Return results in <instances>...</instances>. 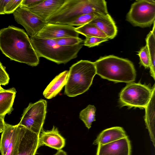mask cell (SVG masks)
<instances>
[{"label":"cell","instance_id":"6da1fadb","mask_svg":"<svg viewBox=\"0 0 155 155\" xmlns=\"http://www.w3.org/2000/svg\"><path fill=\"white\" fill-rule=\"evenodd\" d=\"M0 50L11 60L31 66H37L39 57L31 39L23 29L13 26L0 30Z\"/></svg>","mask_w":155,"mask_h":155},{"label":"cell","instance_id":"7a4b0ae2","mask_svg":"<svg viewBox=\"0 0 155 155\" xmlns=\"http://www.w3.org/2000/svg\"><path fill=\"white\" fill-rule=\"evenodd\" d=\"M91 13L109 14L106 2L104 0H66L46 23L69 25L80 16Z\"/></svg>","mask_w":155,"mask_h":155},{"label":"cell","instance_id":"3957f363","mask_svg":"<svg viewBox=\"0 0 155 155\" xmlns=\"http://www.w3.org/2000/svg\"><path fill=\"white\" fill-rule=\"evenodd\" d=\"M96 74L101 78L115 83L133 82L136 71L129 60L114 55L101 57L94 62Z\"/></svg>","mask_w":155,"mask_h":155},{"label":"cell","instance_id":"277c9868","mask_svg":"<svg viewBox=\"0 0 155 155\" xmlns=\"http://www.w3.org/2000/svg\"><path fill=\"white\" fill-rule=\"evenodd\" d=\"M96 74L94 62L81 60L70 68L64 94L69 97H74L87 91L91 85Z\"/></svg>","mask_w":155,"mask_h":155},{"label":"cell","instance_id":"5b68a950","mask_svg":"<svg viewBox=\"0 0 155 155\" xmlns=\"http://www.w3.org/2000/svg\"><path fill=\"white\" fill-rule=\"evenodd\" d=\"M30 39L39 58H44L58 64L66 63L76 58L83 45L81 43L72 46H64L58 45L54 39L39 38L35 36Z\"/></svg>","mask_w":155,"mask_h":155},{"label":"cell","instance_id":"8992f818","mask_svg":"<svg viewBox=\"0 0 155 155\" xmlns=\"http://www.w3.org/2000/svg\"><path fill=\"white\" fill-rule=\"evenodd\" d=\"M152 88L140 83H127L120 91L119 102L121 106L144 109L151 96Z\"/></svg>","mask_w":155,"mask_h":155},{"label":"cell","instance_id":"52a82bcc","mask_svg":"<svg viewBox=\"0 0 155 155\" xmlns=\"http://www.w3.org/2000/svg\"><path fill=\"white\" fill-rule=\"evenodd\" d=\"M126 17V20L134 26H151L155 21V1H136L132 4Z\"/></svg>","mask_w":155,"mask_h":155},{"label":"cell","instance_id":"ba28073f","mask_svg":"<svg viewBox=\"0 0 155 155\" xmlns=\"http://www.w3.org/2000/svg\"><path fill=\"white\" fill-rule=\"evenodd\" d=\"M47 101L40 99L30 103L24 110L18 124L39 135L47 113Z\"/></svg>","mask_w":155,"mask_h":155},{"label":"cell","instance_id":"9c48e42d","mask_svg":"<svg viewBox=\"0 0 155 155\" xmlns=\"http://www.w3.org/2000/svg\"><path fill=\"white\" fill-rule=\"evenodd\" d=\"M39 136L20 125L17 144L12 155H35L39 148Z\"/></svg>","mask_w":155,"mask_h":155},{"label":"cell","instance_id":"30bf717a","mask_svg":"<svg viewBox=\"0 0 155 155\" xmlns=\"http://www.w3.org/2000/svg\"><path fill=\"white\" fill-rule=\"evenodd\" d=\"M13 14L15 21L25 28L30 37L36 36L47 23L27 8L21 5Z\"/></svg>","mask_w":155,"mask_h":155},{"label":"cell","instance_id":"8fae6325","mask_svg":"<svg viewBox=\"0 0 155 155\" xmlns=\"http://www.w3.org/2000/svg\"><path fill=\"white\" fill-rule=\"evenodd\" d=\"M75 27L68 24L46 23L35 36L41 39H54L65 37L79 38Z\"/></svg>","mask_w":155,"mask_h":155},{"label":"cell","instance_id":"7c38bea8","mask_svg":"<svg viewBox=\"0 0 155 155\" xmlns=\"http://www.w3.org/2000/svg\"><path fill=\"white\" fill-rule=\"evenodd\" d=\"M66 1L43 0L34 5L25 8L36 15L42 21L46 23L49 18L60 8Z\"/></svg>","mask_w":155,"mask_h":155},{"label":"cell","instance_id":"4fadbf2b","mask_svg":"<svg viewBox=\"0 0 155 155\" xmlns=\"http://www.w3.org/2000/svg\"><path fill=\"white\" fill-rule=\"evenodd\" d=\"M131 146L128 136L106 144L98 145L96 155H130Z\"/></svg>","mask_w":155,"mask_h":155},{"label":"cell","instance_id":"5bb4252c","mask_svg":"<svg viewBox=\"0 0 155 155\" xmlns=\"http://www.w3.org/2000/svg\"><path fill=\"white\" fill-rule=\"evenodd\" d=\"M65 139L60 134L57 127L53 126L50 130H41L39 136L38 147L46 146L58 150L65 145Z\"/></svg>","mask_w":155,"mask_h":155},{"label":"cell","instance_id":"9a60e30c","mask_svg":"<svg viewBox=\"0 0 155 155\" xmlns=\"http://www.w3.org/2000/svg\"><path fill=\"white\" fill-rule=\"evenodd\" d=\"M89 23L97 27L109 39L114 38L117 35V27L113 19L109 14L99 16Z\"/></svg>","mask_w":155,"mask_h":155},{"label":"cell","instance_id":"2e32d148","mask_svg":"<svg viewBox=\"0 0 155 155\" xmlns=\"http://www.w3.org/2000/svg\"><path fill=\"white\" fill-rule=\"evenodd\" d=\"M155 84L152 88L150 99L145 109L144 120L151 140L155 147Z\"/></svg>","mask_w":155,"mask_h":155},{"label":"cell","instance_id":"e0dca14e","mask_svg":"<svg viewBox=\"0 0 155 155\" xmlns=\"http://www.w3.org/2000/svg\"><path fill=\"white\" fill-rule=\"evenodd\" d=\"M127 137V136L122 127H113L103 130L94 141L93 144L103 145Z\"/></svg>","mask_w":155,"mask_h":155},{"label":"cell","instance_id":"ac0fdd59","mask_svg":"<svg viewBox=\"0 0 155 155\" xmlns=\"http://www.w3.org/2000/svg\"><path fill=\"white\" fill-rule=\"evenodd\" d=\"M68 72V71L62 72L51 82L43 92V95L45 98H53L61 91L66 84Z\"/></svg>","mask_w":155,"mask_h":155},{"label":"cell","instance_id":"d6986e66","mask_svg":"<svg viewBox=\"0 0 155 155\" xmlns=\"http://www.w3.org/2000/svg\"><path fill=\"white\" fill-rule=\"evenodd\" d=\"M16 93L14 87L0 91V118L4 119L6 114H10L13 111Z\"/></svg>","mask_w":155,"mask_h":155},{"label":"cell","instance_id":"ffe728a7","mask_svg":"<svg viewBox=\"0 0 155 155\" xmlns=\"http://www.w3.org/2000/svg\"><path fill=\"white\" fill-rule=\"evenodd\" d=\"M155 21L153 24V26L152 30L147 35L146 38V46L150 60V73L154 80L155 79Z\"/></svg>","mask_w":155,"mask_h":155},{"label":"cell","instance_id":"44dd1931","mask_svg":"<svg viewBox=\"0 0 155 155\" xmlns=\"http://www.w3.org/2000/svg\"><path fill=\"white\" fill-rule=\"evenodd\" d=\"M15 125L5 122L4 130L0 138V152L1 155H5L11 141Z\"/></svg>","mask_w":155,"mask_h":155},{"label":"cell","instance_id":"7402d4cb","mask_svg":"<svg viewBox=\"0 0 155 155\" xmlns=\"http://www.w3.org/2000/svg\"><path fill=\"white\" fill-rule=\"evenodd\" d=\"M75 30L86 37L107 38L106 35L95 25L90 23L75 28Z\"/></svg>","mask_w":155,"mask_h":155},{"label":"cell","instance_id":"603a6c76","mask_svg":"<svg viewBox=\"0 0 155 155\" xmlns=\"http://www.w3.org/2000/svg\"><path fill=\"white\" fill-rule=\"evenodd\" d=\"M96 111V108L94 106L89 105L80 113L79 118L88 129L91 127L92 123L95 121Z\"/></svg>","mask_w":155,"mask_h":155},{"label":"cell","instance_id":"cb8c5ba5","mask_svg":"<svg viewBox=\"0 0 155 155\" xmlns=\"http://www.w3.org/2000/svg\"><path fill=\"white\" fill-rule=\"evenodd\" d=\"M102 15L98 14L91 13L82 15L69 24L72 26H80L89 23L97 17Z\"/></svg>","mask_w":155,"mask_h":155},{"label":"cell","instance_id":"d4e9b609","mask_svg":"<svg viewBox=\"0 0 155 155\" xmlns=\"http://www.w3.org/2000/svg\"><path fill=\"white\" fill-rule=\"evenodd\" d=\"M58 45L70 47L83 43L84 40L79 38L65 37L54 39Z\"/></svg>","mask_w":155,"mask_h":155},{"label":"cell","instance_id":"484cf974","mask_svg":"<svg viewBox=\"0 0 155 155\" xmlns=\"http://www.w3.org/2000/svg\"><path fill=\"white\" fill-rule=\"evenodd\" d=\"M140 58L139 64L145 68H149L150 60L146 46L142 47L137 54Z\"/></svg>","mask_w":155,"mask_h":155},{"label":"cell","instance_id":"4316f807","mask_svg":"<svg viewBox=\"0 0 155 155\" xmlns=\"http://www.w3.org/2000/svg\"><path fill=\"white\" fill-rule=\"evenodd\" d=\"M19 128L20 125L18 124L15 125L12 139L5 155H12L17 144Z\"/></svg>","mask_w":155,"mask_h":155},{"label":"cell","instance_id":"83f0119b","mask_svg":"<svg viewBox=\"0 0 155 155\" xmlns=\"http://www.w3.org/2000/svg\"><path fill=\"white\" fill-rule=\"evenodd\" d=\"M109 39L108 38L86 37V39L84 41L83 45L91 48L98 45L102 42L107 41Z\"/></svg>","mask_w":155,"mask_h":155},{"label":"cell","instance_id":"f1b7e54d","mask_svg":"<svg viewBox=\"0 0 155 155\" xmlns=\"http://www.w3.org/2000/svg\"><path fill=\"white\" fill-rule=\"evenodd\" d=\"M23 0H10L7 4L5 8V14L13 13L20 5Z\"/></svg>","mask_w":155,"mask_h":155},{"label":"cell","instance_id":"f546056e","mask_svg":"<svg viewBox=\"0 0 155 155\" xmlns=\"http://www.w3.org/2000/svg\"><path fill=\"white\" fill-rule=\"evenodd\" d=\"M9 80V77L6 71L5 68L0 61V85H5L7 84Z\"/></svg>","mask_w":155,"mask_h":155},{"label":"cell","instance_id":"4dcf8cb0","mask_svg":"<svg viewBox=\"0 0 155 155\" xmlns=\"http://www.w3.org/2000/svg\"><path fill=\"white\" fill-rule=\"evenodd\" d=\"M43 0H23L20 5L25 7H28L34 5Z\"/></svg>","mask_w":155,"mask_h":155},{"label":"cell","instance_id":"1f68e13d","mask_svg":"<svg viewBox=\"0 0 155 155\" xmlns=\"http://www.w3.org/2000/svg\"><path fill=\"white\" fill-rule=\"evenodd\" d=\"M9 0H0V15L5 14V8L6 5L9 2Z\"/></svg>","mask_w":155,"mask_h":155},{"label":"cell","instance_id":"d6a6232c","mask_svg":"<svg viewBox=\"0 0 155 155\" xmlns=\"http://www.w3.org/2000/svg\"><path fill=\"white\" fill-rule=\"evenodd\" d=\"M54 155H67L65 151L62 150H58L57 152Z\"/></svg>","mask_w":155,"mask_h":155},{"label":"cell","instance_id":"836d02e7","mask_svg":"<svg viewBox=\"0 0 155 155\" xmlns=\"http://www.w3.org/2000/svg\"><path fill=\"white\" fill-rule=\"evenodd\" d=\"M5 123L4 119L0 118V127L4 128Z\"/></svg>","mask_w":155,"mask_h":155},{"label":"cell","instance_id":"e575fe53","mask_svg":"<svg viewBox=\"0 0 155 155\" xmlns=\"http://www.w3.org/2000/svg\"><path fill=\"white\" fill-rule=\"evenodd\" d=\"M4 128L0 127V133H1L3 132L4 130Z\"/></svg>","mask_w":155,"mask_h":155},{"label":"cell","instance_id":"d590c367","mask_svg":"<svg viewBox=\"0 0 155 155\" xmlns=\"http://www.w3.org/2000/svg\"><path fill=\"white\" fill-rule=\"evenodd\" d=\"M3 88L0 85V91L3 90Z\"/></svg>","mask_w":155,"mask_h":155}]
</instances>
